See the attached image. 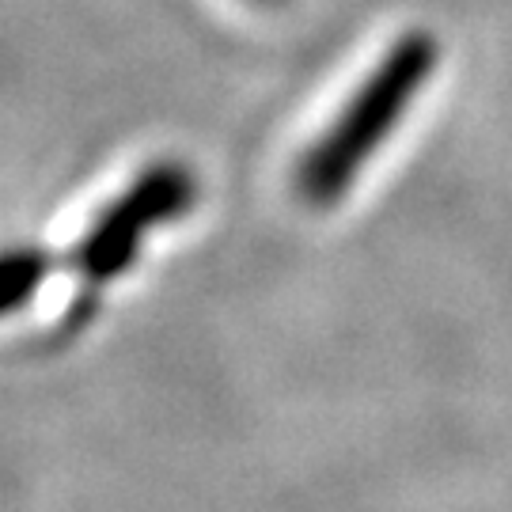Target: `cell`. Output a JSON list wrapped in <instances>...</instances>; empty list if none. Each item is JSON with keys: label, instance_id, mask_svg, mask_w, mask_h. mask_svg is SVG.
Returning a JSON list of instances; mask_svg holds the SVG:
<instances>
[{"label": "cell", "instance_id": "cell-1", "mask_svg": "<svg viewBox=\"0 0 512 512\" xmlns=\"http://www.w3.org/2000/svg\"><path fill=\"white\" fill-rule=\"evenodd\" d=\"M440 61V42L429 31H406L391 42L376 69L349 95L323 137L300 156L296 190L315 209L342 202L353 179L384 148L391 129L406 118L410 103L429 84Z\"/></svg>", "mask_w": 512, "mask_h": 512}, {"label": "cell", "instance_id": "cell-2", "mask_svg": "<svg viewBox=\"0 0 512 512\" xmlns=\"http://www.w3.org/2000/svg\"><path fill=\"white\" fill-rule=\"evenodd\" d=\"M198 202V179L179 160H156L145 167L114 202L92 220L73 247V270L88 285H107L137 262V251L152 228L190 213Z\"/></svg>", "mask_w": 512, "mask_h": 512}, {"label": "cell", "instance_id": "cell-3", "mask_svg": "<svg viewBox=\"0 0 512 512\" xmlns=\"http://www.w3.org/2000/svg\"><path fill=\"white\" fill-rule=\"evenodd\" d=\"M50 274V255L42 247H4L0 251V319L23 308Z\"/></svg>", "mask_w": 512, "mask_h": 512}, {"label": "cell", "instance_id": "cell-4", "mask_svg": "<svg viewBox=\"0 0 512 512\" xmlns=\"http://www.w3.org/2000/svg\"><path fill=\"white\" fill-rule=\"evenodd\" d=\"M262 4H277V0H262Z\"/></svg>", "mask_w": 512, "mask_h": 512}]
</instances>
